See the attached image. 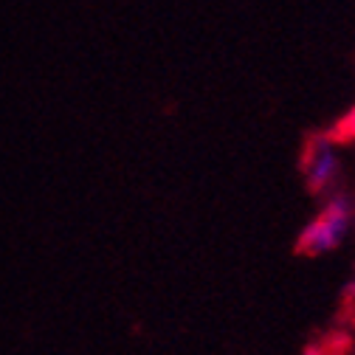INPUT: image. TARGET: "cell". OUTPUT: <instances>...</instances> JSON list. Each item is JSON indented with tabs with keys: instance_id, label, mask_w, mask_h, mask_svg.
I'll use <instances>...</instances> for the list:
<instances>
[{
	"instance_id": "6da1fadb",
	"label": "cell",
	"mask_w": 355,
	"mask_h": 355,
	"mask_svg": "<svg viewBox=\"0 0 355 355\" xmlns=\"http://www.w3.org/2000/svg\"><path fill=\"white\" fill-rule=\"evenodd\" d=\"M349 226H352V203L344 195H338L316 214L313 223L304 226V232L299 234V251L310 257L330 254L344 243Z\"/></svg>"
},
{
	"instance_id": "7a4b0ae2",
	"label": "cell",
	"mask_w": 355,
	"mask_h": 355,
	"mask_svg": "<svg viewBox=\"0 0 355 355\" xmlns=\"http://www.w3.org/2000/svg\"><path fill=\"white\" fill-rule=\"evenodd\" d=\"M338 169H341V161H338V153L333 150V144L316 141L307 150L304 175H307V187L313 192H324L327 187H333V181L338 178Z\"/></svg>"
}]
</instances>
